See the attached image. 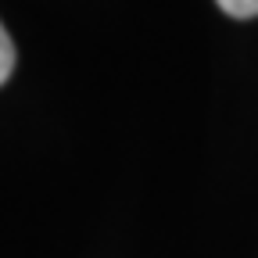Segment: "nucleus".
I'll return each mask as SVG.
<instances>
[{
	"instance_id": "obj_1",
	"label": "nucleus",
	"mask_w": 258,
	"mask_h": 258,
	"mask_svg": "<svg viewBox=\"0 0 258 258\" xmlns=\"http://www.w3.org/2000/svg\"><path fill=\"white\" fill-rule=\"evenodd\" d=\"M15 61H18V50H15V40L8 36V29L0 25V86H4L15 72Z\"/></svg>"
},
{
	"instance_id": "obj_2",
	"label": "nucleus",
	"mask_w": 258,
	"mask_h": 258,
	"mask_svg": "<svg viewBox=\"0 0 258 258\" xmlns=\"http://www.w3.org/2000/svg\"><path fill=\"white\" fill-rule=\"evenodd\" d=\"M230 18H258V0H215Z\"/></svg>"
}]
</instances>
